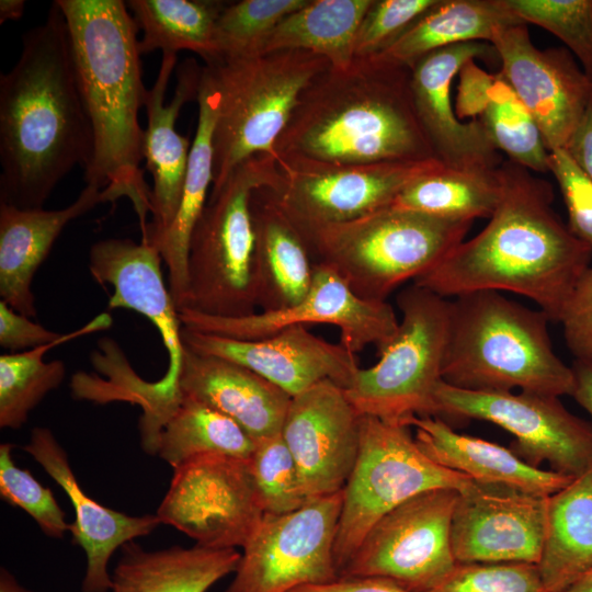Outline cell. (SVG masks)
Returning a JSON list of instances; mask_svg holds the SVG:
<instances>
[{"label":"cell","mask_w":592,"mask_h":592,"mask_svg":"<svg viewBox=\"0 0 592 592\" xmlns=\"http://www.w3.org/2000/svg\"><path fill=\"white\" fill-rule=\"evenodd\" d=\"M92 127L80 93L68 25L55 2L23 35L0 76V203L41 208L76 166L87 167Z\"/></svg>","instance_id":"1"},{"label":"cell","mask_w":592,"mask_h":592,"mask_svg":"<svg viewBox=\"0 0 592 592\" xmlns=\"http://www.w3.org/2000/svg\"><path fill=\"white\" fill-rule=\"evenodd\" d=\"M502 198L487 226L412 283L444 298L505 291L533 300L550 321L590 267L592 248L554 210L549 182L502 161Z\"/></svg>","instance_id":"2"},{"label":"cell","mask_w":592,"mask_h":592,"mask_svg":"<svg viewBox=\"0 0 592 592\" xmlns=\"http://www.w3.org/2000/svg\"><path fill=\"white\" fill-rule=\"evenodd\" d=\"M70 37L80 93L93 135L86 185L106 189L112 202L127 197L140 230L151 214V189L139 164L145 129L138 113L147 89L134 18L122 0H57Z\"/></svg>","instance_id":"3"},{"label":"cell","mask_w":592,"mask_h":592,"mask_svg":"<svg viewBox=\"0 0 592 592\" xmlns=\"http://www.w3.org/2000/svg\"><path fill=\"white\" fill-rule=\"evenodd\" d=\"M411 69L355 57L344 69L329 67L301 93L275 143L278 158L331 164L436 159L418 119Z\"/></svg>","instance_id":"4"},{"label":"cell","mask_w":592,"mask_h":592,"mask_svg":"<svg viewBox=\"0 0 592 592\" xmlns=\"http://www.w3.org/2000/svg\"><path fill=\"white\" fill-rule=\"evenodd\" d=\"M549 317L497 291L451 300L442 380L474 391L571 396L574 376L553 349Z\"/></svg>","instance_id":"5"},{"label":"cell","mask_w":592,"mask_h":592,"mask_svg":"<svg viewBox=\"0 0 592 592\" xmlns=\"http://www.w3.org/2000/svg\"><path fill=\"white\" fill-rule=\"evenodd\" d=\"M473 223L390 205L299 232L314 263L332 269L357 296L387 301L397 287L430 271L462 243Z\"/></svg>","instance_id":"6"},{"label":"cell","mask_w":592,"mask_h":592,"mask_svg":"<svg viewBox=\"0 0 592 592\" xmlns=\"http://www.w3.org/2000/svg\"><path fill=\"white\" fill-rule=\"evenodd\" d=\"M278 181L276 157L260 153L240 164L219 190L209 193L190 240L184 308L223 317L255 312L251 200L257 190H273Z\"/></svg>","instance_id":"7"},{"label":"cell","mask_w":592,"mask_h":592,"mask_svg":"<svg viewBox=\"0 0 592 592\" xmlns=\"http://www.w3.org/2000/svg\"><path fill=\"white\" fill-rule=\"evenodd\" d=\"M206 65L220 93L213 136V192L251 157H276L275 143L301 93L330 64L311 52L289 49Z\"/></svg>","instance_id":"8"},{"label":"cell","mask_w":592,"mask_h":592,"mask_svg":"<svg viewBox=\"0 0 592 592\" xmlns=\"http://www.w3.org/2000/svg\"><path fill=\"white\" fill-rule=\"evenodd\" d=\"M401 319L373 366L360 368L345 394L360 415L403 422L433 415L442 380L451 300L414 283L396 298Z\"/></svg>","instance_id":"9"},{"label":"cell","mask_w":592,"mask_h":592,"mask_svg":"<svg viewBox=\"0 0 592 592\" xmlns=\"http://www.w3.org/2000/svg\"><path fill=\"white\" fill-rule=\"evenodd\" d=\"M473 482L429 458L403 422L361 415L358 454L343 488L333 549L339 576L368 530L389 511L424 491L462 492Z\"/></svg>","instance_id":"10"},{"label":"cell","mask_w":592,"mask_h":592,"mask_svg":"<svg viewBox=\"0 0 592 592\" xmlns=\"http://www.w3.org/2000/svg\"><path fill=\"white\" fill-rule=\"evenodd\" d=\"M432 417L477 419L497 424L515 441L510 447L527 464L571 477L592 466V423L572 414L559 397L531 391H474L441 380Z\"/></svg>","instance_id":"11"},{"label":"cell","mask_w":592,"mask_h":592,"mask_svg":"<svg viewBox=\"0 0 592 592\" xmlns=\"http://www.w3.org/2000/svg\"><path fill=\"white\" fill-rule=\"evenodd\" d=\"M459 491L419 493L379 519L339 577H377L410 592H430L454 570L452 520Z\"/></svg>","instance_id":"12"},{"label":"cell","mask_w":592,"mask_h":592,"mask_svg":"<svg viewBox=\"0 0 592 592\" xmlns=\"http://www.w3.org/2000/svg\"><path fill=\"white\" fill-rule=\"evenodd\" d=\"M437 159L331 164L278 158L280 182L269 193L298 230L343 224L390 206Z\"/></svg>","instance_id":"13"},{"label":"cell","mask_w":592,"mask_h":592,"mask_svg":"<svg viewBox=\"0 0 592 592\" xmlns=\"http://www.w3.org/2000/svg\"><path fill=\"white\" fill-rule=\"evenodd\" d=\"M343 489L284 514H265L225 592H291L339 578L334 543Z\"/></svg>","instance_id":"14"},{"label":"cell","mask_w":592,"mask_h":592,"mask_svg":"<svg viewBox=\"0 0 592 592\" xmlns=\"http://www.w3.org/2000/svg\"><path fill=\"white\" fill-rule=\"evenodd\" d=\"M156 515L200 546L237 549L265 512L248 459L206 454L173 468Z\"/></svg>","instance_id":"15"},{"label":"cell","mask_w":592,"mask_h":592,"mask_svg":"<svg viewBox=\"0 0 592 592\" xmlns=\"http://www.w3.org/2000/svg\"><path fill=\"white\" fill-rule=\"evenodd\" d=\"M179 314L185 329L236 340L264 339L297 325H332L340 330V343L355 354L368 345L379 351L399 325L388 301H371L357 296L332 269L319 263H314L306 296L287 308L238 317L213 316L189 308Z\"/></svg>","instance_id":"16"},{"label":"cell","mask_w":592,"mask_h":592,"mask_svg":"<svg viewBox=\"0 0 592 592\" xmlns=\"http://www.w3.org/2000/svg\"><path fill=\"white\" fill-rule=\"evenodd\" d=\"M159 250L149 242L128 238H107L92 244L89 271L101 285L113 293L109 308H125L145 316L158 330L169 363L164 375L153 384L145 383L149 410L167 419L179 405V376L184 355L179 309L166 285Z\"/></svg>","instance_id":"17"},{"label":"cell","mask_w":592,"mask_h":592,"mask_svg":"<svg viewBox=\"0 0 592 592\" xmlns=\"http://www.w3.org/2000/svg\"><path fill=\"white\" fill-rule=\"evenodd\" d=\"M490 44L500 73L536 122L548 151L567 148L592 96V82L566 48H537L527 25L499 27Z\"/></svg>","instance_id":"18"},{"label":"cell","mask_w":592,"mask_h":592,"mask_svg":"<svg viewBox=\"0 0 592 592\" xmlns=\"http://www.w3.org/2000/svg\"><path fill=\"white\" fill-rule=\"evenodd\" d=\"M360 419L344 388L330 380L292 397L281 435L308 501L344 488L358 454Z\"/></svg>","instance_id":"19"},{"label":"cell","mask_w":592,"mask_h":592,"mask_svg":"<svg viewBox=\"0 0 592 592\" xmlns=\"http://www.w3.org/2000/svg\"><path fill=\"white\" fill-rule=\"evenodd\" d=\"M181 338L189 350L240 364L291 397L323 380L346 389L361 368L355 353L300 325L260 340H236L183 327Z\"/></svg>","instance_id":"20"},{"label":"cell","mask_w":592,"mask_h":592,"mask_svg":"<svg viewBox=\"0 0 592 592\" xmlns=\"http://www.w3.org/2000/svg\"><path fill=\"white\" fill-rule=\"evenodd\" d=\"M547 498L473 482L459 492L452 520L457 562L538 563Z\"/></svg>","instance_id":"21"},{"label":"cell","mask_w":592,"mask_h":592,"mask_svg":"<svg viewBox=\"0 0 592 592\" xmlns=\"http://www.w3.org/2000/svg\"><path fill=\"white\" fill-rule=\"evenodd\" d=\"M497 57L487 42H467L432 52L411 69L410 87L418 119L434 157L452 168H498L503 161L476 119L457 118L451 102V84L463 66Z\"/></svg>","instance_id":"22"},{"label":"cell","mask_w":592,"mask_h":592,"mask_svg":"<svg viewBox=\"0 0 592 592\" xmlns=\"http://www.w3.org/2000/svg\"><path fill=\"white\" fill-rule=\"evenodd\" d=\"M177 60V54L162 53L157 79L145 95L148 123L144 136V159L153 186L152 220L141 231V240L152 246L170 227L181 203L192 143L177 132L175 122L182 106L197 98L202 72L195 60L186 59L179 66L174 95L170 103L164 104Z\"/></svg>","instance_id":"23"},{"label":"cell","mask_w":592,"mask_h":592,"mask_svg":"<svg viewBox=\"0 0 592 592\" xmlns=\"http://www.w3.org/2000/svg\"><path fill=\"white\" fill-rule=\"evenodd\" d=\"M22 448L62 488L73 506L72 543L83 549L87 558L81 592H109L112 583L109 562L113 554L124 544L152 533L161 521L156 514L128 515L89 497L79 486L68 454L50 429L34 428Z\"/></svg>","instance_id":"24"},{"label":"cell","mask_w":592,"mask_h":592,"mask_svg":"<svg viewBox=\"0 0 592 592\" xmlns=\"http://www.w3.org/2000/svg\"><path fill=\"white\" fill-rule=\"evenodd\" d=\"M106 202H112L106 189L86 185L75 202L60 209L19 208L0 203L1 300L24 316L36 317L32 292L36 271L70 221Z\"/></svg>","instance_id":"25"},{"label":"cell","mask_w":592,"mask_h":592,"mask_svg":"<svg viewBox=\"0 0 592 592\" xmlns=\"http://www.w3.org/2000/svg\"><path fill=\"white\" fill-rule=\"evenodd\" d=\"M179 390L229 417L255 441L281 433L292 400L287 392L253 371L187 348Z\"/></svg>","instance_id":"26"},{"label":"cell","mask_w":592,"mask_h":592,"mask_svg":"<svg viewBox=\"0 0 592 592\" xmlns=\"http://www.w3.org/2000/svg\"><path fill=\"white\" fill-rule=\"evenodd\" d=\"M403 423L415 429L414 440L429 458L480 485L549 497L574 478L534 467L511 448L457 433L437 417L411 415Z\"/></svg>","instance_id":"27"},{"label":"cell","mask_w":592,"mask_h":592,"mask_svg":"<svg viewBox=\"0 0 592 592\" xmlns=\"http://www.w3.org/2000/svg\"><path fill=\"white\" fill-rule=\"evenodd\" d=\"M197 126L192 141L189 164L178 213L163 235L153 244L168 269L169 288L179 311L186 305L187 254L193 229L200 219L213 185V136L220 93L212 69L202 67L197 98Z\"/></svg>","instance_id":"28"},{"label":"cell","mask_w":592,"mask_h":592,"mask_svg":"<svg viewBox=\"0 0 592 592\" xmlns=\"http://www.w3.org/2000/svg\"><path fill=\"white\" fill-rule=\"evenodd\" d=\"M251 210L257 305L262 311L293 306L306 296L312 281L314 262L307 244L267 187L253 193Z\"/></svg>","instance_id":"29"},{"label":"cell","mask_w":592,"mask_h":592,"mask_svg":"<svg viewBox=\"0 0 592 592\" xmlns=\"http://www.w3.org/2000/svg\"><path fill=\"white\" fill-rule=\"evenodd\" d=\"M241 553L195 544L148 550L130 540L111 573L109 592H207L234 573Z\"/></svg>","instance_id":"30"},{"label":"cell","mask_w":592,"mask_h":592,"mask_svg":"<svg viewBox=\"0 0 592 592\" xmlns=\"http://www.w3.org/2000/svg\"><path fill=\"white\" fill-rule=\"evenodd\" d=\"M537 567L550 592H567L592 569V466L547 498Z\"/></svg>","instance_id":"31"},{"label":"cell","mask_w":592,"mask_h":592,"mask_svg":"<svg viewBox=\"0 0 592 592\" xmlns=\"http://www.w3.org/2000/svg\"><path fill=\"white\" fill-rule=\"evenodd\" d=\"M523 23L502 0H439L382 53L387 62L411 68L425 55L467 42L490 43L504 25ZM369 57V56H368Z\"/></svg>","instance_id":"32"},{"label":"cell","mask_w":592,"mask_h":592,"mask_svg":"<svg viewBox=\"0 0 592 592\" xmlns=\"http://www.w3.org/2000/svg\"><path fill=\"white\" fill-rule=\"evenodd\" d=\"M372 1L307 0L273 29L260 55L307 50L325 57L332 68H348L355 59L356 34Z\"/></svg>","instance_id":"33"},{"label":"cell","mask_w":592,"mask_h":592,"mask_svg":"<svg viewBox=\"0 0 592 592\" xmlns=\"http://www.w3.org/2000/svg\"><path fill=\"white\" fill-rule=\"evenodd\" d=\"M503 193L500 166L452 168L441 164L406 186L392 206L443 218H490Z\"/></svg>","instance_id":"34"},{"label":"cell","mask_w":592,"mask_h":592,"mask_svg":"<svg viewBox=\"0 0 592 592\" xmlns=\"http://www.w3.org/2000/svg\"><path fill=\"white\" fill-rule=\"evenodd\" d=\"M215 0H129L127 8L143 37L140 55L155 50L174 53L190 50L206 64L214 58V30L226 7Z\"/></svg>","instance_id":"35"},{"label":"cell","mask_w":592,"mask_h":592,"mask_svg":"<svg viewBox=\"0 0 592 592\" xmlns=\"http://www.w3.org/2000/svg\"><path fill=\"white\" fill-rule=\"evenodd\" d=\"M253 440L236 421L194 398L183 396L162 425L157 456L172 468L206 454L249 459Z\"/></svg>","instance_id":"36"},{"label":"cell","mask_w":592,"mask_h":592,"mask_svg":"<svg viewBox=\"0 0 592 592\" xmlns=\"http://www.w3.org/2000/svg\"><path fill=\"white\" fill-rule=\"evenodd\" d=\"M111 323L110 315L102 314L50 344L0 355V428L18 430L23 426L30 412L62 383L66 365L60 360L45 362L43 356L48 350L79 335L105 329Z\"/></svg>","instance_id":"37"},{"label":"cell","mask_w":592,"mask_h":592,"mask_svg":"<svg viewBox=\"0 0 592 592\" xmlns=\"http://www.w3.org/2000/svg\"><path fill=\"white\" fill-rule=\"evenodd\" d=\"M477 119L509 160L536 172H548L549 151L532 114L500 72Z\"/></svg>","instance_id":"38"},{"label":"cell","mask_w":592,"mask_h":592,"mask_svg":"<svg viewBox=\"0 0 592 592\" xmlns=\"http://www.w3.org/2000/svg\"><path fill=\"white\" fill-rule=\"evenodd\" d=\"M307 0H241L227 2L214 30L209 64L260 55L273 29Z\"/></svg>","instance_id":"39"},{"label":"cell","mask_w":592,"mask_h":592,"mask_svg":"<svg viewBox=\"0 0 592 592\" xmlns=\"http://www.w3.org/2000/svg\"><path fill=\"white\" fill-rule=\"evenodd\" d=\"M523 23L538 25L562 41L592 82V0H502Z\"/></svg>","instance_id":"40"},{"label":"cell","mask_w":592,"mask_h":592,"mask_svg":"<svg viewBox=\"0 0 592 592\" xmlns=\"http://www.w3.org/2000/svg\"><path fill=\"white\" fill-rule=\"evenodd\" d=\"M248 460L265 514L293 512L308 502L281 433L255 441Z\"/></svg>","instance_id":"41"},{"label":"cell","mask_w":592,"mask_h":592,"mask_svg":"<svg viewBox=\"0 0 592 592\" xmlns=\"http://www.w3.org/2000/svg\"><path fill=\"white\" fill-rule=\"evenodd\" d=\"M13 445H0V496L11 505L25 511L42 532L53 538H62L70 524L50 489L45 488L33 475L18 467L12 457Z\"/></svg>","instance_id":"42"},{"label":"cell","mask_w":592,"mask_h":592,"mask_svg":"<svg viewBox=\"0 0 592 592\" xmlns=\"http://www.w3.org/2000/svg\"><path fill=\"white\" fill-rule=\"evenodd\" d=\"M430 592H550L536 563L457 562L451 574Z\"/></svg>","instance_id":"43"},{"label":"cell","mask_w":592,"mask_h":592,"mask_svg":"<svg viewBox=\"0 0 592 592\" xmlns=\"http://www.w3.org/2000/svg\"><path fill=\"white\" fill-rule=\"evenodd\" d=\"M439 0H373L355 39V57L382 53Z\"/></svg>","instance_id":"44"},{"label":"cell","mask_w":592,"mask_h":592,"mask_svg":"<svg viewBox=\"0 0 592 592\" xmlns=\"http://www.w3.org/2000/svg\"><path fill=\"white\" fill-rule=\"evenodd\" d=\"M548 166L563 196L569 229L592 248L591 178L566 148L550 150Z\"/></svg>","instance_id":"45"},{"label":"cell","mask_w":592,"mask_h":592,"mask_svg":"<svg viewBox=\"0 0 592 592\" xmlns=\"http://www.w3.org/2000/svg\"><path fill=\"white\" fill-rule=\"evenodd\" d=\"M558 322L576 360H592V266L578 282Z\"/></svg>","instance_id":"46"},{"label":"cell","mask_w":592,"mask_h":592,"mask_svg":"<svg viewBox=\"0 0 592 592\" xmlns=\"http://www.w3.org/2000/svg\"><path fill=\"white\" fill-rule=\"evenodd\" d=\"M60 338L61 334L15 311L5 301H0V346L2 349L19 353L50 344Z\"/></svg>","instance_id":"47"},{"label":"cell","mask_w":592,"mask_h":592,"mask_svg":"<svg viewBox=\"0 0 592 592\" xmlns=\"http://www.w3.org/2000/svg\"><path fill=\"white\" fill-rule=\"evenodd\" d=\"M458 75L456 116L460 121L476 119L487 102L496 73L487 72L476 64V60H470L463 66Z\"/></svg>","instance_id":"48"},{"label":"cell","mask_w":592,"mask_h":592,"mask_svg":"<svg viewBox=\"0 0 592 592\" xmlns=\"http://www.w3.org/2000/svg\"><path fill=\"white\" fill-rule=\"evenodd\" d=\"M291 592H410L394 581L377 577H339L320 584H308Z\"/></svg>","instance_id":"49"},{"label":"cell","mask_w":592,"mask_h":592,"mask_svg":"<svg viewBox=\"0 0 592 592\" xmlns=\"http://www.w3.org/2000/svg\"><path fill=\"white\" fill-rule=\"evenodd\" d=\"M566 149L592 180V96Z\"/></svg>","instance_id":"50"},{"label":"cell","mask_w":592,"mask_h":592,"mask_svg":"<svg viewBox=\"0 0 592 592\" xmlns=\"http://www.w3.org/2000/svg\"><path fill=\"white\" fill-rule=\"evenodd\" d=\"M572 397L592 418V360H574Z\"/></svg>","instance_id":"51"},{"label":"cell","mask_w":592,"mask_h":592,"mask_svg":"<svg viewBox=\"0 0 592 592\" xmlns=\"http://www.w3.org/2000/svg\"><path fill=\"white\" fill-rule=\"evenodd\" d=\"M25 8L24 0H1L0 1V24L8 20H18L23 15Z\"/></svg>","instance_id":"52"},{"label":"cell","mask_w":592,"mask_h":592,"mask_svg":"<svg viewBox=\"0 0 592 592\" xmlns=\"http://www.w3.org/2000/svg\"><path fill=\"white\" fill-rule=\"evenodd\" d=\"M0 592H33L22 585L5 567L0 568Z\"/></svg>","instance_id":"53"},{"label":"cell","mask_w":592,"mask_h":592,"mask_svg":"<svg viewBox=\"0 0 592 592\" xmlns=\"http://www.w3.org/2000/svg\"><path fill=\"white\" fill-rule=\"evenodd\" d=\"M567 592H592V569L582 576Z\"/></svg>","instance_id":"54"}]
</instances>
